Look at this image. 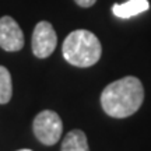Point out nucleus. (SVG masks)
Masks as SVG:
<instances>
[{
  "label": "nucleus",
  "mask_w": 151,
  "mask_h": 151,
  "mask_svg": "<svg viewBox=\"0 0 151 151\" xmlns=\"http://www.w3.org/2000/svg\"><path fill=\"white\" fill-rule=\"evenodd\" d=\"M144 101V88L137 77L127 76L111 83L101 94V105L112 118H127L140 109Z\"/></svg>",
  "instance_id": "f257e3e1"
},
{
  "label": "nucleus",
  "mask_w": 151,
  "mask_h": 151,
  "mask_svg": "<svg viewBox=\"0 0 151 151\" xmlns=\"http://www.w3.org/2000/svg\"><path fill=\"white\" fill-rule=\"evenodd\" d=\"M62 53L76 67H90L101 59L102 46L95 34L87 29H76L66 37Z\"/></svg>",
  "instance_id": "f03ea898"
},
{
  "label": "nucleus",
  "mask_w": 151,
  "mask_h": 151,
  "mask_svg": "<svg viewBox=\"0 0 151 151\" xmlns=\"http://www.w3.org/2000/svg\"><path fill=\"white\" fill-rule=\"evenodd\" d=\"M34 134L45 146H53L62 137L63 123L62 119L53 111H42L34 119Z\"/></svg>",
  "instance_id": "7ed1b4c3"
},
{
  "label": "nucleus",
  "mask_w": 151,
  "mask_h": 151,
  "mask_svg": "<svg viewBox=\"0 0 151 151\" xmlns=\"http://www.w3.org/2000/svg\"><path fill=\"white\" fill-rule=\"evenodd\" d=\"M32 52L39 59H45L53 53L58 45V35L53 25L48 21H41L35 25L32 34Z\"/></svg>",
  "instance_id": "20e7f679"
},
{
  "label": "nucleus",
  "mask_w": 151,
  "mask_h": 151,
  "mask_svg": "<svg viewBox=\"0 0 151 151\" xmlns=\"http://www.w3.org/2000/svg\"><path fill=\"white\" fill-rule=\"evenodd\" d=\"M24 46V34L10 16L0 18V48L6 52H17Z\"/></svg>",
  "instance_id": "39448f33"
},
{
  "label": "nucleus",
  "mask_w": 151,
  "mask_h": 151,
  "mask_svg": "<svg viewBox=\"0 0 151 151\" xmlns=\"http://www.w3.org/2000/svg\"><path fill=\"white\" fill-rule=\"evenodd\" d=\"M150 9V1L148 0H127L120 4L112 6V13L118 18H130L140 13H144Z\"/></svg>",
  "instance_id": "423d86ee"
},
{
  "label": "nucleus",
  "mask_w": 151,
  "mask_h": 151,
  "mask_svg": "<svg viewBox=\"0 0 151 151\" xmlns=\"http://www.w3.org/2000/svg\"><path fill=\"white\" fill-rule=\"evenodd\" d=\"M60 151H90L86 133L78 129L69 132L62 141Z\"/></svg>",
  "instance_id": "0eeeda50"
},
{
  "label": "nucleus",
  "mask_w": 151,
  "mask_h": 151,
  "mask_svg": "<svg viewBox=\"0 0 151 151\" xmlns=\"http://www.w3.org/2000/svg\"><path fill=\"white\" fill-rule=\"evenodd\" d=\"M13 97V81L10 71L4 66H0V104L10 102Z\"/></svg>",
  "instance_id": "6e6552de"
},
{
  "label": "nucleus",
  "mask_w": 151,
  "mask_h": 151,
  "mask_svg": "<svg viewBox=\"0 0 151 151\" xmlns=\"http://www.w3.org/2000/svg\"><path fill=\"white\" fill-rule=\"evenodd\" d=\"M80 7H91L92 4H95L97 0H74Z\"/></svg>",
  "instance_id": "1a4fd4ad"
},
{
  "label": "nucleus",
  "mask_w": 151,
  "mask_h": 151,
  "mask_svg": "<svg viewBox=\"0 0 151 151\" xmlns=\"http://www.w3.org/2000/svg\"><path fill=\"white\" fill-rule=\"evenodd\" d=\"M18 151H32V150H27V148H24V150H18Z\"/></svg>",
  "instance_id": "9d476101"
}]
</instances>
